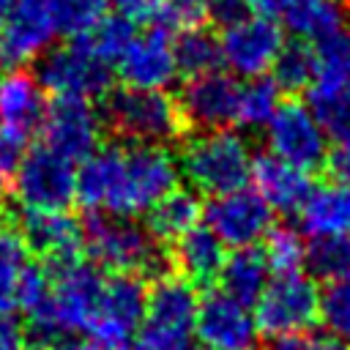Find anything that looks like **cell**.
<instances>
[{"label": "cell", "mask_w": 350, "mask_h": 350, "mask_svg": "<svg viewBox=\"0 0 350 350\" xmlns=\"http://www.w3.org/2000/svg\"><path fill=\"white\" fill-rule=\"evenodd\" d=\"M180 164L167 145H101L77 164V202L90 213L137 216L178 186Z\"/></svg>", "instance_id": "obj_1"}, {"label": "cell", "mask_w": 350, "mask_h": 350, "mask_svg": "<svg viewBox=\"0 0 350 350\" xmlns=\"http://www.w3.org/2000/svg\"><path fill=\"white\" fill-rule=\"evenodd\" d=\"M46 271L52 279L49 298L38 312L27 314V323L38 345L63 347L77 334L88 331L107 276L96 262L79 257L57 265H46Z\"/></svg>", "instance_id": "obj_2"}, {"label": "cell", "mask_w": 350, "mask_h": 350, "mask_svg": "<svg viewBox=\"0 0 350 350\" xmlns=\"http://www.w3.org/2000/svg\"><path fill=\"white\" fill-rule=\"evenodd\" d=\"M82 249L90 262L109 273L161 276L167 268L161 243L129 216L90 213L82 227Z\"/></svg>", "instance_id": "obj_3"}, {"label": "cell", "mask_w": 350, "mask_h": 350, "mask_svg": "<svg viewBox=\"0 0 350 350\" xmlns=\"http://www.w3.org/2000/svg\"><path fill=\"white\" fill-rule=\"evenodd\" d=\"M178 164L194 191L219 197L243 189L252 180L254 156L241 134L230 129H216L189 139Z\"/></svg>", "instance_id": "obj_4"}, {"label": "cell", "mask_w": 350, "mask_h": 350, "mask_svg": "<svg viewBox=\"0 0 350 350\" xmlns=\"http://www.w3.org/2000/svg\"><path fill=\"white\" fill-rule=\"evenodd\" d=\"M101 118L118 137L137 145H167L186 129L180 104L167 90H139L126 85L107 96Z\"/></svg>", "instance_id": "obj_5"}, {"label": "cell", "mask_w": 350, "mask_h": 350, "mask_svg": "<svg viewBox=\"0 0 350 350\" xmlns=\"http://www.w3.org/2000/svg\"><path fill=\"white\" fill-rule=\"evenodd\" d=\"M200 298L194 284L161 273L148 290L145 320L129 350H194V317Z\"/></svg>", "instance_id": "obj_6"}, {"label": "cell", "mask_w": 350, "mask_h": 350, "mask_svg": "<svg viewBox=\"0 0 350 350\" xmlns=\"http://www.w3.org/2000/svg\"><path fill=\"white\" fill-rule=\"evenodd\" d=\"M11 194L22 211H68L77 200V164L44 142L33 145L11 172Z\"/></svg>", "instance_id": "obj_7"}, {"label": "cell", "mask_w": 350, "mask_h": 350, "mask_svg": "<svg viewBox=\"0 0 350 350\" xmlns=\"http://www.w3.org/2000/svg\"><path fill=\"white\" fill-rule=\"evenodd\" d=\"M36 79L52 96L68 98H101L112 85V66L79 36L68 44L49 46L38 57Z\"/></svg>", "instance_id": "obj_8"}, {"label": "cell", "mask_w": 350, "mask_h": 350, "mask_svg": "<svg viewBox=\"0 0 350 350\" xmlns=\"http://www.w3.org/2000/svg\"><path fill=\"white\" fill-rule=\"evenodd\" d=\"M317 309L320 290L309 273H273L254 304V320L260 334L271 339H284L306 334L317 323Z\"/></svg>", "instance_id": "obj_9"}, {"label": "cell", "mask_w": 350, "mask_h": 350, "mask_svg": "<svg viewBox=\"0 0 350 350\" xmlns=\"http://www.w3.org/2000/svg\"><path fill=\"white\" fill-rule=\"evenodd\" d=\"M148 309V287L142 276L134 273H109L96 306V314L85 331V342L129 350Z\"/></svg>", "instance_id": "obj_10"}, {"label": "cell", "mask_w": 350, "mask_h": 350, "mask_svg": "<svg viewBox=\"0 0 350 350\" xmlns=\"http://www.w3.org/2000/svg\"><path fill=\"white\" fill-rule=\"evenodd\" d=\"M282 46H284L282 25L273 16L254 11L227 22L219 36L221 63L232 77H243V79L265 77L273 68Z\"/></svg>", "instance_id": "obj_11"}, {"label": "cell", "mask_w": 350, "mask_h": 350, "mask_svg": "<svg viewBox=\"0 0 350 350\" xmlns=\"http://www.w3.org/2000/svg\"><path fill=\"white\" fill-rule=\"evenodd\" d=\"M268 153L312 172L328 159V134L309 104L287 101L265 126Z\"/></svg>", "instance_id": "obj_12"}, {"label": "cell", "mask_w": 350, "mask_h": 350, "mask_svg": "<svg viewBox=\"0 0 350 350\" xmlns=\"http://www.w3.org/2000/svg\"><path fill=\"white\" fill-rule=\"evenodd\" d=\"M38 131H41L46 148H52L55 153H60L77 164L101 148L104 118L96 112L93 101H88V98L55 96L46 104Z\"/></svg>", "instance_id": "obj_13"}, {"label": "cell", "mask_w": 350, "mask_h": 350, "mask_svg": "<svg viewBox=\"0 0 350 350\" xmlns=\"http://www.w3.org/2000/svg\"><path fill=\"white\" fill-rule=\"evenodd\" d=\"M202 213H205V227L230 249L257 246L273 227L271 205L257 194V189L249 186L211 197Z\"/></svg>", "instance_id": "obj_14"}, {"label": "cell", "mask_w": 350, "mask_h": 350, "mask_svg": "<svg viewBox=\"0 0 350 350\" xmlns=\"http://www.w3.org/2000/svg\"><path fill=\"white\" fill-rule=\"evenodd\" d=\"M194 336L205 350H254L260 328L252 306L235 301L224 290H213L200 298Z\"/></svg>", "instance_id": "obj_15"}, {"label": "cell", "mask_w": 350, "mask_h": 350, "mask_svg": "<svg viewBox=\"0 0 350 350\" xmlns=\"http://www.w3.org/2000/svg\"><path fill=\"white\" fill-rule=\"evenodd\" d=\"M118 77L126 88H139V90H167L175 77V49H172V33L161 27H148L134 36L129 49L120 55L115 63Z\"/></svg>", "instance_id": "obj_16"}, {"label": "cell", "mask_w": 350, "mask_h": 350, "mask_svg": "<svg viewBox=\"0 0 350 350\" xmlns=\"http://www.w3.org/2000/svg\"><path fill=\"white\" fill-rule=\"evenodd\" d=\"M238 98H241V82L232 74L211 71L191 77L180 90V112L186 118V126H197L202 131L227 129L238 118Z\"/></svg>", "instance_id": "obj_17"}, {"label": "cell", "mask_w": 350, "mask_h": 350, "mask_svg": "<svg viewBox=\"0 0 350 350\" xmlns=\"http://www.w3.org/2000/svg\"><path fill=\"white\" fill-rule=\"evenodd\" d=\"M57 25L49 0H16L0 33V66L38 60L55 41Z\"/></svg>", "instance_id": "obj_18"}, {"label": "cell", "mask_w": 350, "mask_h": 350, "mask_svg": "<svg viewBox=\"0 0 350 350\" xmlns=\"http://www.w3.org/2000/svg\"><path fill=\"white\" fill-rule=\"evenodd\" d=\"M16 230L27 252L38 254L46 265L79 257L82 224L68 211H22Z\"/></svg>", "instance_id": "obj_19"}, {"label": "cell", "mask_w": 350, "mask_h": 350, "mask_svg": "<svg viewBox=\"0 0 350 350\" xmlns=\"http://www.w3.org/2000/svg\"><path fill=\"white\" fill-rule=\"evenodd\" d=\"M46 90L22 68H11L0 74V131L11 134L22 142L30 139L41 129L46 112Z\"/></svg>", "instance_id": "obj_20"}, {"label": "cell", "mask_w": 350, "mask_h": 350, "mask_svg": "<svg viewBox=\"0 0 350 350\" xmlns=\"http://www.w3.org/2000/svg\"><path fill=\"white\" fill-rule=\"evenodd\" d=\"M252 180H254L257 194L271 205L273 213H298L314 186L306 170L273 153H262L254 159Z\"/></svg>", "instance_id": "obj_21"}, {"label": "cell", "mask_w": 350, "mask_h": 350, "mask_svg": "<svg viewBox=\"0 0 350 350\" xmlns=\"http://www.w3.org/2000/svg\"><path fill=\"white\" fill-rule=\"evenodd\" d=\"M298 224L309 238H350V183L334 178L312 186L298 211Z\"/></svg>", "instance_id": "obj_22"}, {"label": "cell", "mask_w": 350, "mask_h": 350, "mask_svg": "<svg viewBox=\"0 0 350 350\" xmlns=\"http://www.w3.org/2000/svg\"><path fill=\"white\" fill-rule=\"evenodd\" d=\"M227 260V246L208 230V227H194L183 238L175 241L172 249V262L178 268V276L186 279L189 284H211L219 279L221 265Z\"/></svg>", "instance_id": "obj_23"}, {"label": "cell", "mask_w": 350, "mask_h": 350, "mask_svg": "<svg viewBox=\"0 0 350 350\" xmlns=\"http://www.w3.org/2000/svg\"><path fill=\"white\" fill-rule=\"evenodd\" d=\"M145 213H148L145 230L159 243H175L178 238H183L189 230H194L200 224L202 202H200L194 189H178L175 186L156 205H150Z\"/></svg>", "instance_id": "obj_24"}, {"label": "cell", "mask_w": 350, "mask_h": 350, "mask_svg": "<svg viewBox=\"0 0 350 350\" xmlns=\"http://www.w3.org/2000/svg\"><path fill=\"white\" fill-rule=\"evenodd\" d=\"M271 268L265 262V254L262 249L257 246H243V249H232L221 265V273H219V282H221V290L227 295H232L235 301L246 304V306H254L257 298L262 295L265 284L271 282Z\"/></svg>", "instance_id": "obj_25"}, {"label": "cell", "mask_w": 350, "mask_h": 350, "mask_svg": "<svg viewBox=\"0 0 350 350\" xmlns=\"http://www.w3.org/2000/svg\"><path fill=\"white\" fill-rule=\"evenodd\" d=\"M279 16L287 25V30L306 44L323 41L350 19V14L339 0H295Z\"/></svg>", "instance_id": "obj_26"}, {"label": "cell", "mask_w": 350, "mask_h": 350, "mask_svg": "<svg viewBox=\"0 0 350 350\" xmlns=\"http://www.w3.org/2000/svg\"><path fill=\"white\" fill-rule=\"evenodd\" d=\"M172 49H175V66L178 74L183 77H200V74H211L221 66V49H219V38L200 27H189L175 33L172 38Z\"/></svg>", "instance_id": "obj_27"}, {"label": "cell", "mask_w": 350, "mask_h": 350, "mask_svg": "<svg viewBox=\"0 0 350 350\" xmlns=\"http://www.w3.org/2000/svg\"><path fill=\"white\" fill-rule=\"evenodd\" d=\"M27 268H30V252L19 230L0 221V314L16 312V293Z\"/></svg>", "instance_id": "obj_28"}, {"label": "cell", "mask_w": 350, "mask_h": 350, "mask_svg": "<svg viewBox=\"0 0 350 350\" xmlns=\"http://www.w3.org/2000/svg\"><path fill=\"white\" fill-rule=\"evenodd\" d=\"M306 96L328 139L350 142V79L336 85H312Z\"/></svg>", "instance_id": "obj_29"}, {"label": "cell", "mask_w": 350, "mask_h": 350, "mask_svg": "<svg viewBox=\"0 0 350 350\" xmlns=\"http://www.w3.org/2000/svg\"><path fill=\"white\" fill-rule=\"evenodd\" d=\"M317 77V57H314V46L306 41H284L273 68H271V79L279 85V90H309L314 85Z\"/></svg>", "instance_id": "obj_30"}, {"label": "cell", "mask_w": 350, "mask_h": 350, "mask_svg": "<svg viewBox=\"0 0 350 350\" xmlns=\"http://www.w3.org/2000/svg\"><path fill=\"white\" fill-rule=\"evenodd\" d=\"M282 90L271 77H254L246 85H241V98H238V118L243 129H265L268 120L276 115L282 107Z\"/></svg>", "instance_id": "obj_31"}, {"label": "cell", "mask_w": 350, "mask_h": 350, "mask_svg": "<svg viewBox=\"0 0 350 350\" xmlns=\"http://www.w3.org/2000/svg\"><path fill=\"white\" fill-rule=\"evenodd\" d=\"M312 46L317 57L314 85H336L350 79V19Z\"/></svg>", "instance_id": "obj_32"}, {"label": "cell", "mask_w": 350, "mask_h": 350, "mask_svg": "<svg viewBox=\"0 0 350 350\" xmlns=\"http://www.w3.org/2000/svg\"><path fill=\"white\" fill-rule=\"evenodd\" d=\"M317 320L325 328V336L350 345V276L325 282L320 290Z\"/></svg>", "instance_id": "obj_33"}, {"label": "cell", "mask_w": 350, "mask_h": 350, "mask_svg": "<svg viewBox=\"0 0 350 350\" xmlns=\"http://www.w3.org/2000/svg\"><path fill=\"white\" fill-rule=\"evenodd\" d=\"M262 254L271 273H293L306 265V243L293 227H271L262 238Z\"/></svg>", "instance_id": "obj_34"}, {"label": "cell", "mask_w": 350, "mask_h": 350, "mask_svg": "<svg viewBox=\"0 0 350 350\" xmlns=\"http://www.w3.org/2000/svg\"><path fill=\"white\" fill-rule=\"evenodd\" d=\"M306 268L323 282L350 276V238H312L306 246Z\"/></svg>", "instance_id": "obj_35"}, {"label": "cell", "mask_w": 350, "mask_h": 350, "mask_svg": "<svg viewBox=\"0 0 350 350\" xmlns=\"http://www.w3.org/2000/svg\"><path fill=\"white\" fill-rule=\"evenodd\" d=\"M57 36H88L104 16H107V0H49Z\"/></svg>", "instance_id": "obj_36"}, {"label": "cell", "mask_w": 350, "mask_h": 350, "mask_svg": "<svg viewBox=\"0 0 350 350\" xmlns=\"http://www.w3.org/2000/svg\"><path fill=\"white\" fill-rule=\"evenodd\" d=\"M137 36V22L120 16V14H107L88 36H82L109 66L120 60V55L129 49V44Z\"/></svg>", "instance_id": "obj_37"}, {"label": "cell", "mask_w": 350, "mask_h": 350, "mask_svg": "<svg viewBox=\"0 0 350 350\" xmlns=\"http://www.w3.org/2000/svg\"><path fill=\"white\" fill-rule=\"evenodd\" d=\"M205 16H208L205 0H159L150 25L167 33H180L189 27H200Z\"/></svg>", "instance_id": "obj_38"}, {"label": "cell", "mask_w": 350, "mask_h": 350, "mask_svg": "<svg viewBox=\"0 0 350 350\" xmlns=\"http://www.w3.org/2000/svg\"><path fill=\"white\" fill-rule=\"evenodd\" d=\"M273 350H345V345L336 342V339H331V336H306V334H298V336L276 339Z\"/></svg>", "instance_id": "obj_39"}, {"label": "cell", "mask_w": 350, "mask_h": 350, "mask_svg": "<svg viewBox=\"0 0 350 350\" xmlns=\"http://www.w3.org/2000/svg\"><path fill=\"white\" fill-rule=\"evenodd\" d=\"M107 5L131 22H150L159 0H107Z\"/></svg>", "instance_id": "obj_40"}, {"label": "cell", "mask_w": 350, "mask_h": 350, "mask_svg": "<svg viewBox=\"0 0 350 350\" xmlns=\"http://www.w3.org/2000/svg\"><path fill=\"white\" fill-rule=\"evenodd\" d=\"M0 350H27V336L11 314H0Z\"/></svg>", "instance_id": "obj_41"}, {"label": "cell", "mask_w": 350, "mask_h": 350, "mask_svg": "<svg viewBox=\"0 0 350 350\" xmlns=\"http://www.w3.org/2000/svg\"><path fill=\"white\" fill-rule=\"evenodd\" d=\"M208 14H213L219 22H232L243 14H249V3L246 0H205Z\"/></svg>", "instance_id": "obj_42"}, {"label": "cell", "mask_w": 350, "mask_h": 350, "mask_svg": "<svg viewBox=\"0 0 350 350\" xmlns=\"http://www.w3.org/2000/svg\"><path fill=\"white\" fill-rule=\"evenodd\" d=\"M325 164H328V170H331V175H334L336 180L350 183V142H339V145L328 153Z\"/></svg>", "instance_id": "obj_43"}, {"label": "cell", "mask_w": 350, "mask_h": 350, "mask_svg": "<svg viewBox=\"0 0 350 350\" xmlns=\"http://www.w3.org/2000/svg\"><path fill=\"white\" fill-rule=\"evenodd\" d=\"M249 3V11H254V14H265V16H279L290 3H295V0H246Z\"/></svg>", "instance_id": "obj_44"}, {"label": "cell", "mask_w": 350, "mask_h": 350, "mask_svg": "<svg viewBox=\"0 0 350 350\" xmlns=\"http://www.w3.org/2000/svg\"><path fill=\"white\" fill-rule=\"evenodd\" d=\"M14 3H16V0H0V33H3V25H5V19H8L11 8H14Z\"/></svg>", "instance_id": "obj_45"}, {"label": "cell", "mask_w": 350, "mask_h": 350, "mask_svg": "<svg viewBox=\"0 0 350 350\" xmlns=\"http://www.w3.org/2000/svg\"><path fill=\"white\" fill-rule=\"evenodd\" d=\"M74 350H112V347H101V345H90V342H85V345H79V347H74Z\"/></svg>", "instance_id": "obj_46"}]
</instances>
